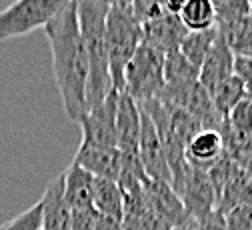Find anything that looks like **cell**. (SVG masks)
<instances>
[{"mask_svg": "<svg viewBox=\"0 0 252 230\" xmlns=\"http://www.w3.org/2000/svg\"><path fill=\"white\" fill-rule=\"evenodd\" d=\"M52 50L54 80L62 104L70 120L80 122L86 112V84H88V56L80 36L76 2L70 0L44 28Z\"/></svg>", "mask_w": 252, "mask_h": 230, "instance_id": "6da1fadb", "label": "cell"}, {"mask_svg": "<svg viewBox=\"0 0 252 230\" xmlns=\"http://www.w3.org/2000/svg\"><path fill=\"white\" fill-rule=\"evenodd\" d=\"M78 10L80 36L88 56L86 112L102 104L114 90L106 56V18L112 8L108 0H74ZM84 112V114H86Z\"/></svg>", "mask_w": 252, "mask_h": 230, "instance_id": "7a4b0ae2", "label": "cell"}, {"mask_svg": "<svg viewBox=\"0 0 252 230\" xmlns=\"http://www.w3.org/2000/svg\"><path fill=\"white\" fill-rule=\"evenodd\" d=\"M142 44V24L128 6H112L106 18V56L114 90H124V70Z\"/></svg>", "mask_w": 252, "mask_h": 230, "instance_id": "3957f363", "label": "cell"}, {"mask_svg": "<svg viewBox=\"0 0 252 230\" xmlns=\"http://www.w3.org/2000/svg\"><path fill=\"white\" fill-rule=\"evenodd\" d=\"M164 90V54L144 42L124 70V90L138 104L156 100Z\"/></svg>", "mask_w": 252, "mask_h": 230, "instance_id": "277c9868", "label": "cell"}, {"mask_svg": "<svg viewBox=\"0 0 252 230\" xmlns=\"http://www.w3.org/2000/svg\"><path fill=\"white\" fill-rule=\"evenodd\" d=\"M68 2L70 0H14L4 10H0V42L46 28Z\"/></svg>", "mask_w": 252, "mask_h": 230, "instance_id": "5b68a950", "label": "cell"}, {"mask_svg": "<svg viewBox=\"0 0 252 230\" xmlns=\"http://www.w3.org/2000/svg\"><path fill=\"white\" fill-rule=\"evenodd\" d=\"M176 194L180 196L190 222H194L196 226H200L216 210V192L208 172L192 166V164H188L186 176L178 186Z\"/></svg>", "mask_w": 252, "mask_h": 230, "instance_id": "8992f818", "label": "cell"}, {"mask_svg": "<svg viewBox=\"0 0 252 230\" xmlns=\"http://www.w3.org/2000/svg\"><path fill=\"white\" fill-rule=\"evenodd\" d=\"M118 90H112L108 98L90 108L80 118L82 128V142L94 146H108L116 148V108H118Z\"/></svg>", "mask_w": 252, "mask_h": 230, "instance_id": "52a82bcc", "label": "cell"}, {"mask_svg": "<svg viewBox=\"0 0 252 230\" xmlns=\"http://www.w3.org/2000/svg\"><path fill=\"white\" fill-rule=\"evenodd\" d=\"M142 110V106H140ZM138 154L142 160L144 172L150 180H160V182H168L172 186V174H170V166L168 160L158 136V130H156L152 118L142 110V130H140V146H138Z\"/></svg>", "mask_w": 252, "mask_h": 230, "instance_id": "ba28073f", "label": "cell"}, {"mask_svg": "<svg viewBox=\"0 0 252 230\" xmlns=\"http://www.w3.org/2000/svg\"><path fill=\"white\" fill-rule=\"evenodd\" d=\"M142 130L140 104L126 92L118 94L116 108V148L124 154H138Z\"/></svg>", "mask_w": 252, "mask_h": 230, "instance_id": "9c48e42d", "label": "cell"}, {"mask_svg": "<svg viewBox=\"0 0 252 230\" xmlns=\"http://www.w3.org/2000/svg\"><path fill=\"white\" fill-rule=\"evenodd\" d=\"M186 34L188 30L180 22V18L172 14H162L142 24V42L154 50L162 52L164 56L180 50V44L186 38Z\"/></svg>", "mask_w": 252, "mask_h": 230, "instance_id": "30bf717a", "label": "cell"}, {"mask_svg": "<svg viewBox=\"0 0 252 230\" xmlns=\"http://www.w3.org/2000/svg\"><path fill=\"white\" fill-rule=\"evenodd\" d=\"M72 162L78 166L88 170L96 178H108V180H118L120 168H122V152L118 148H108V146H94L80 142Z\"/></svg>", "mask_w": 252, "mask_h": 230, "instance_id": "8fae6325", "label": "cell"}, {"mask_svg": "<svg viewBox=\"0 0 252 230\" xmlns=\"http://www.w3.org/2000/svg\"><path fill=\"white\" fill-rule=\"evenodd\" d=\"M218 30V28H216ZM234 64H236V56L234 52L226 46V42L216 36L214 46L210 48L208 56L204 58L200 72H198V82L208 90V94L212 96V92L224 84L230 76H234Z\"/></svg>", "mask_w": 252, "mask_h": 230, "instance_id": "7c38bea8", "label": "cell"}, {"mask_svg": "<svg viewBox=\"0 0 252 230\" xmlns=\"http://www.w3.org/2000/svg\"><path fill=\"white\" fill-rule=\"evenodd\" d=\"M144 196H146L150 208L154 212H158L162 218H166L174 228L190 222V218H188V214L184 210V204L180 200V196L174 192V188L168 182L148 178L144 182Z\"/></svg>", "mask_w": 252, "mask_h": 230, "instance_id": "4fadbf2b", "label": "cell"}, {"mask_svg": "<svg viewBox=\"0 0 252 230\" xmlns=\"http://www.w3.org/2000/svg\"><path fill=\"white\" fill-rule=\"evenodd\" d=\"M40 202L42 230H70V208L64 200V172L48 182Z\"/></svg>", "mask_w": 252, "mask_h": 230, "instance_id": "5bb4252c", "label": "cell"}, {"mask_svg": "<svg viewBox=\"0 0 252 230\" xmlns=\"http://www.w3.org/2000/svg\"><path fill=\"white\" fill-rule=\"evenodd\" d=\"M186 160L192 166L208 172L214 164L224 156V142L220 130H200V132L186 144Z\"/></svg>", "mask_w": 252, "mask_h": 230, "instance_id": "9a60e30c", "label": "cell"}, {"mask_svg": "<svg viewBox=\"0 0 252 230\" xmlns=\"http://www.w3.org/2000/svg\"><path fill=\"white\" fill-rule=\"evenodd\" d=\"M94 176L78 166L76 162H70V166L64 170V200L70 210L94 208Z\"/></svg>", "mask_w": 252, "mask_h": 230, "instance_id": "2e32d148", "label": "cell"}, {"mask_svg": "<svg viewBox=\"0 0 252 230\" xmlns=\"http://www.w3.org/2000/svg\"><path fill=\"white\" fill-rule=\"evenodd\" d=\"M92 206L100 216H108V218H114V220L122 222V216H124V192L118 186V182L94 176Z\"/></svg>", "mask_w": 252, "mask_h": 230, "instance_id": "e0dca14e", "label": "cell"}, {"mask_svg": "<svg viewBox=\"0 0 252 230\" xmlns=\"http://www.w3.org/2000/svg\"><path fill=\"white\" fill-rule=\"evenodd\" d=\"M240 204H252V182L246 176L242 166L230 176V180L226 182L222 194L218 196L216 210L224 216L228 210H232V208H236Z\"/></svg>", "mask_w": 252, "mask_h": 230, "instance_id": "ac0fdd59", "label": "cell"}, {"mask_svg": "<svg viewBox=\"0 0 252 230\" xmlns=\"http://www.w3.org/2000/svg\"><path fill=\"white\" fill-rule=\"evenodd\" d=\"M218 36L226 42V46L234 52V56H252V16H246L236 22L216 24Z\"/></svg>", "mask_w": 252, "mask_h": 230, "instance_id": "d6986e66", "label": "cell"}, {"mask_svg": "<svg viewBox=\"0 0 252 230\" xmlns=\"http://www.w3.org/2000/svg\"><path fill=\"white\" fill-rule=\"evenodd\" d=\"M178 18L188 32L216 28V10L210 0H188Z\"/></svg>", "mask_w": 252, "mask_h": 230, "instance_id": "ffe728a7", "label": "cell"}, {"mask_svg": "<svg viewBox=\"0 0 252 230\" xmlns=\"http://www.w3.org/2000/svg\"><path fill=\"white\" fill-rule=\"evenodd\" d=\"M198 72L180 50L164 56V86H192L198 82Z\"/></svg>", "mask_w": 252, "mask_h": 230, "instance_id": "44dd1931", "label": "cell"}, {"mask_svg": "<svg viewBox=\"0 0 252 230\" xmlns=\"http://www.w3.org/2000/svg\"><path fill=\"white\" fill-rule=\"evenodd\" d=\"M218 36V30L210 28V30H202V32H188L186 38L180 44V54L200 70L204 58L208 56L210 48L214 46Z\"/></svg>", "mask_w": 252, "mask_h": 230, "instance_id": "7402d4cb", "label": "cell"}, {"mask_svg": "<svg viewBox=\"0 0 252 230\" xmlns=\"http://www.w3.org/2000/svg\"><path fill=\"white\" fill-rule=\"evenodd\" d=\"M246 98V88H244V82L234 74L230 76L224 84H220L214 92H212V102H214V108L216 112L222 116L224 120L228 118V114L234 110V106L244 100Z\"/></svg>", "mask_w": 252, "mask_h": 230, "instance_id": "603a6c76", "label": "cell"}, {"mask_svg": "<svg viewBox=\"0 0 252 230\" xmlns=\"http://www.w3.org/2000/svg\"><path fill=\"white\" fill-rule=\"evenodd\" d=\"M226 124L242 136H252V100L246 96L228 114Z\"/></svg>", "mask_w": 252, "mask_h": 230, "instance_id": "cb8c5ba5", "label": "cell"}, {"mask_svg": "<svg viewBox=\"0 0 252 230\" xmlns=\"http://www.w3.org/2000/svg\"><path fill=\"white\" fill-rule=\"evenodd\" d=\"M2 230H42V202L38 200L34 206L2 224Z\"/></svg>", "mask_w": 252, "mask_h": 230, "instance_id": "d4e9b609", "label": "cell"}, {"mask_svg": "<svg viewBox=\"0 0 252 230\" xmlns=\"http://www.w3.org/2000/svg\"><path fill=\"white\" fill-rule=\"evenodd\" d=\"M130 10L140 24L166 14L164 12V0H132Z\"/></svg>", "mask_w": 252, "mask_h": 230, "instance_id": "484cf974", "label": "cell"}, {"mask_svg": "<svg viewBox=\"0 0 252 230\" xmlns=\"http://www.w3.org/2000/svg\"><path fill=\"white\" fill-rule=\"evenodd\" d=\"M226 230H252V204H240L224 214Z\"/></svg>", "mask_w": 252, "mask_h": 230, "instance_id": "4316f807", "label": "cell"}, {"mask_svg": "<svg viewBox=\"0 0 252 230\" xmlns=\"http://www.w3.org/2000/svg\"><path fill=\"white\" fill-rule=\"evenodd\" d=\"M100 214L94 208L70 210V230H94Z\"/></svg>", "mask_w": 252, "mask_h": 230, "instance_id": "83f0119b", "label": "cell"}, {"mask_svg": "<svg viewBox=\"0 0 252 230\" xmlns=\"http://www.w3.org/2000/svg\"><path fill=\"white\" fill-rule=\"evenodd\" d=\"M198 230H226V226H224V216L220 214L218 210H214V212L198 226Z\"/></svg>", "mask_w": 252, "mask_h": 230, "instance_id": "f1b7e54d", "label": "cell"}, {"mask_svg": "<svg viewBox=\"0 0 252 230\" xmlns=\"http://www.w3.org/2000/svg\"><path fill=\"white\" fill-rule=\"evenodd\" d=\"M188 0H164V12L172 14V16H180V12L184 10Z\"/></svg>", "mask_w": 252, "mask_h": 230, "instance_id": "f546056e", "label": "cell"}, {"mask_svg": "<svg viewBox=\"0 0 252 230\" xmlns=\"http://www.w3.org/2000/svg\"><path fill=\"white\" fill-rule=\"evenodd\" d=\"M94 230H124V228H122V222H118L114 218H108V216H100Z\"/></svg>", "mask_w": 252, "mask_h": 230, "instance_id": "4dcf8cb0", "label": "cell"}, {"mask_svg": "<svg viewBox=\"0 0 252 230\" xmlns=\"http://www.w3.org/2000/svg\"><path fill=\"white\" fill-rule=\"evenodd\" d=\"M172 230H198V226H196L194 222H188V224H184V226H176V228H172Z\"/></svg>", "mask_w": 252, "mask_h": 230, "instance_id": "1f68e13d", "label": "cell"}, {"mask_svg": "<svg viewBox=\"0 0 252 230\" xmlns=\"http://www.w3.org/2000/svg\"><path fill=\"white\" fill-rule=\"evenodd\" d=\"M210 2H212V6H214V10H216L218 6H222V4L226 2V0H210Z\"/></svg>", "mask_w": 252, "mask_h": 230, "instance_id": "d6a6232c", "label": "cell"}, {"mask_svg": "<svg viewBox=\"0 0 252 230\" xmlns=\"http://www.w3.org/2000/svg\"><path fill=\"white\" fill-rule=\"evenodd\" d=\"M250 16H252V0H250Z\"/></svg>", "mask_w": 252, "mask_h": 230, "instance_id": "836d02e7", "label": "cell"}, {"mask_svg": "<svg viewBox=\"0 0 252 230\" xmlns=\"http://www.w3.org/2000/svg\"><path fill=\"white\" fill-rule=\"evenodd\" d=\"M0 230H2V226H0Z\"/></svg>", "mask_w": 252, "mask_h": 230, "instance_id": "e575fe53", "label": "cell"}, {"mask_svg": "<svg viewBox=\"0 0 252 230\" xmlns=\"http://www.w3.org/2000/svg\"><path fill=\"white\" fill-rule=\"evenodd\" d=\"M250 100H252V98H250Z\"/></svg>", "mask_w": 252, "mask_h": 230, "instance_id": "d590c367", "label": "cell"}, {"mask_svg": "<svg viewBox=\"0 0 252 230\" xmlns=\"http://www.w3.org/2000/svg\"><path fill=\"white\" fill-rule=\"evenodd\" d=\"M250 58H252V56H250Z\"/></svg>", "mask_w": 252, "mask_h": 230, "instance_id": "8d00e7d4", "label": "cell"}]
</instances>
